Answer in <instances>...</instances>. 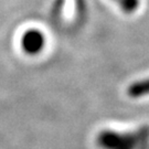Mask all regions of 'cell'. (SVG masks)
<instances>
[{
	"instance_id": "6da1fadb",
	"label": "cell",
	"mask_w": 149,
	"mask_h": 149,
	"mask_svg": "<svg viewBox=\"0 0 149 149\" xmlns=\"http://www.w3.org/2000/svg\"><path fill=\"white\" fill-rule=\"evenodd\" d=\"M101 149H148L149 126H141L130 132L105 129L96 138Z\"/></svg>"
},
{
	"instance_id": "7a4b0ae2",
	"label": "cell",
	"mask_w": 149,
	"mask_h": 149,
	"mask_svg": "<svg viewBox=\"0 0 149 149\" xmlns=\"http://www.w3.org/2000/svg\"><path fill=\"white\" fill-rule=\"evenodd\" d=\"M45 45V37L41 31L31 29L23 33L21 38V48L29 55L39 54Z\"/></svg>"
},
{
	"instance_id": "3957f363",
	"label": "cell",
	"mask_w": 149,
	"mask_h": 149,
	"mask_svg": "<svg viewBox=\"0 0 149 149\" xmlns=\"http://www.w3.org/2000/svg\"><path fill=\"white\" fill-rule=\"evenodd\" d=\"M127 94L133 98H139L143 96L149 95V77L144 80L137 81L129 85L127 90Z\"/></svg>"
}]
</instances>
